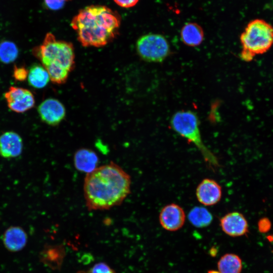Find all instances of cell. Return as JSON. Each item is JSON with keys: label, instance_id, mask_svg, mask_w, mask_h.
<instances>
[{"label": "cell", "instance_id": "cell-23", "mask_svg": "<svg viewBox=\"0 0 273 273\" xmlns=\"http://www.w3.org/2000/svg\"><path fill=\"white\" fill-rule=\"evenodd\" d=\"M67 0H44L45 6L51 10H59L62 9Z\"/></svg>", "mask_w": 273, "mask_h": 273}, {"label": "cell", "instance_id": "cell-3", "mask_svg": "<svg viewBox=\"0 0 273 273\" xmlns=\"http://www.w3.org/2000/svg\"><path fill=\"white\" fill-rule=\"evenodd\" d=\"M33 53L47 70L50 80L56 84L67 80L75 65V53L72 43L58 40L48 33L41 44L33 49Z\"/></svg>", "mask_w": 273, "mask_h": 273}, {"label": "cell", "instance_id": "cell-26", "mask_svg": "<svg viewBox=\"0 0 273 273\" xmlns=\"http://www.w3.org/2000/svg\"><path fill=\"white\" fill-rule=\"evenodd\" d=\"M67 1H70V0H67Z\"/></svg>", "mask_w": 273, "mask_h": 273}, {"label": "cell", "instance_id": "cell-1", "mask_svg": "<svg viewBox=\"0 0 273 273\" xmlns=\"http://www.w3.org/2000/svg\"><path fill=\"white\" fill-rule=\"evenodd\" d=\"M130 175L111 162L86 174L84 196L89 210L109 209L121 204L130 192Z\"/></svg>", "mask_w": 273, "mask_h": 273}, {"label": "cell", "instance_id": "cell-9", "mask_svg": "<svg viewBox=\"0 0 273 273\" xmlns=\"http://www.w3.org/2000/svg\"><path fill=\"white\" fill-rule=\"evenodd\" d=\"M41 119L51 126L59 124L65 118L66 110L59 100L49 98L44 100L38 107Z\"/></svg>", "mask_w": 273, "mask_h": 273}, {"label": "cell", "instance_id": "cell-13", "mask_svg": "<svg viewBox=\"0 0 273 273\" xmlns=\"http://www.w3.org/2000/svg\"><path fill=\"white\" fill-rule=\"evenodd\" d=\"M28 236L24 230L19 226H11L4 233L2 241L5 248L11 252L22 250L27 244Z\"/></svg>", "mask_w": 273, "mask_h": 273}, {"label": "cell", "instance_id": "cell-6", "mask_svg": "<svg viewBox=\"0 0 273 273\" xmlns=\"http://www.w3.org/2000/svg\"><path fill=\"white\" fill-rule=\"evenodd\" d=\"M137 52L145 61L151 62H162L169 55V45L164 36L149 33L140 37L136 44Z\"/></svg>", "mask_w": 273, "mask_h": 273}, {"label": "cell", "instance_id": "cell-18", "mask_svg": "<svg viewBox=\"0 0 273 273\" xmlns=\"http://www.w3.org/2000/svg\"><path fill=\"white\" fill-rule=\"evenodd\" d=\"M27 78L29 84L36 88L45 87L50 80L47 70L38 64H34L30 67Z\"/></svg>", "mask_w": 273, "mask_h": 273}, {"label": "cell", "instance_id": "cell-21", "mask_svg": "<svg viewBox=\"0 0 273 273\" xmlns=\"http://www.w3.org/2000/svg\"><path fill=\"white\" fill-rule=\"evenodd\" d=\"M77 273H116V272L107 263L99 262L87 270H80Z\"/></svg>", "mask_w": 273, "mask_h": 273}, {"label": "cell", "instance_id": "cell-24", "mask_svg": "<svg viewBox=\"0 0 273 273\" xmlns=\"http://www.w3.org/2000/svg\"><path fill=\"white\" fill-rule=\"evenodd\" d=\"M119 7L124 8H129L135 6L139 0H113Z\"/></svg>", "mask_w": 273, "mask_h": 273}, {"label": "cell", "instance_id": "cell-25", "mask_svg": "<svg viewBox=\"0 0 273 273\" xmlns=\"http://www.w3.org/2000/svg\"><path fill=\"white\" fill-rule=\"evenodd\" d=\"M208 273H220V272L218 271L211 270H209L208 271Z\"/></svg>", "mask_w": 273, "mask_h": 273}, {"label": "cell", "instance_id": "cell-12", "mask_svg": "<svg viewBox=\"0 0 273 273\" xmlns=\"http://www.w3.org/2000/svg\"><path fill=\"white\" fill-rule=\"evenodd\" d=\"M23 141L17 133L10 131L0 135V155L5 158H15L23 150Z\"/></svg>", "mask_w": 273, "mask_h": 273}, {"label": "cell", "instance_id": "cell-8", "mask_svg": "<svg viewBox=\"0 0 273 273\" xmlns=\"http://www.w3.org/2000/svg\"><path fill=\"white\" fill-rule=\"evenodd\" d=\"M159 222L165 230L173 232L180 229L186 220L183 208L175 203H170L164 206L159 215Z\"/></svg>", "mask_w": 273, "mask_h": 273}, {"label": "cell", "instance_id": "cell-5", "mask_svg": "<svg viewBox=\"0 0 273 273\" xmlns=\"http://www.w3.org/2000/svg\"><path fill=\"white\" fill-rule=\"evenodd\" d=\"M242 45L241 58L250 62L257 55L263 54L273 44V26L263 19L249 22L240 37Z\"/></svg>", "mask_w": 273, "mask_h": 273}, {"label": "cell", "instance_id": "cell-19", "mask_svg": "<svg viewBox=\"0 0 273 273\" xmlns=\"http://www.w3.org/2000/svg\"><path fill=\"white\" fill-rule=\"evenodd\" d=\"M218 271L220 273H241L242 260L240 257L233 253H226L217 262Z\"/></svg>", "mask_w": 273, "mask_h": 273}, {"label": "cell", "instance_id": "cell-20", "mask_svg": "<svg viewBox=\"0 0 273 273\" xmlns=\"http://www.w3.org/2000/svg\"><path fill=\"white\" fill-rule=\"evenodd\" d=\"M18 55V49L13 42L5 40L0 43V61L9 64L14 62Z\"/></svg>", "mask_w": 273, "mask_h": 273}, {"label": "cell", "instance_id": "cell-7", "mask_svg": "<svg viewBox=\"0 0 273 273\" xmlns=\"http://www.w3.org/2000/svg\"><path fill=\"white\" fill-rule=\"evenodd\" d=\"M8 107L13 111L23 113L32 108L35 100L32 93L25 88L11 86L4 95Z\"/></svg>", "mask_w": 273, "mask_h": 273}, {"label": "cell", "instance_id": "cell-10", "mask_svg": "<svg viewBox=\"0 0 273 273\" xmlns=\"http://www.w3.org/2000/svg\"><path fill=\"white\" fill-rule=\"evenodd\" d=\"M197 200L205 206L217 204L222 197V188L215 180L211 178L203 179L196 190Z\"/></svg>", "mask_w": 273, "mask_h": 273}, {"label": "cell", "instance_id": "cell-15", "mask_svg": "<svg viewBox=\"0 0 273 273\" xmlns=\"http://www.w3.org/2000/svg\"><path fill=\"white\" fill-rule=\"evenodd\" d=\"M65 254L62 245H46L40 253V261L52 269H58L61 268Z\"/></svg>", "mask_w": 273, "mask_h": 273}, {"label": "cell", "instance_id": "cell-22", "mask_svg": "<svg viewBox=\"0 0 273 273\" xmlns=\"http://www.w3.org/2000/svg\"><path fill=\"white\" fill-rule=\"evenodd\" d=\"M28 71L24 67L15 66L13 71V77L17 81H22L28 77Z\"/></svg>", "mask_w": 273, "mask_h": 273}, {"label": "cell", "instance_id": "cell-4", "mask_svg": "<svg viewBox=\"0 0 273 273\" xmlns=\"http://www.w3.org/2000/svg\"><path fill=\"white\" fill-rule=\"evenodd\" d=\"M170 126L175 132L198 149L205 161L211 168H216L220 166L216 156L203 141L199 120L195 113L190 110L176 112L171 118Z\"/></svg>", "mask_w": 273, "mask_h": 273}, {"label": "cell", "instance_id": "cell-17", "mask_svg": "<svg viewBox=\"0 0 273 273\" xmlns=\"http://www.w3.org/2000/svg\"><path fill=\"white\" fill-rule=\"evenodd\" d=\"M189 222L196 228H203L209 225L212 220L211 213L203 206H195L188 214Z\"/></svg>", "mask_w": 273, "mask_h": 273}, {"label": "cell", "instance_id": "cell-14", "mask_svg": "<svg viewBox=\"0 0 273 273\" xmlns=\"http://www.w3.org/2000/svg\"><path fill=\"white\" fill-rule=\"evenodd\" d=\"M74 165L76 169L86 174L97 168L99 157L96 153L88 148H80L74 155Z\"/></svg>", "mask_w": 273, "mask_h": 273}, {"label": "cell", "instance_id": "cell-2", "mask_svg": "<svg viewBox=\"0 0 273 273\" xmlns=\"http://www.w3.org/2000/svg\"><path fill=\"white\" fill-rule=\"evenodd\" d=\"M121 17L106 6L90 5L79 10L71 21L78 40L83 47H101L118 34Z\"/></svg>", "mask_w": 273, "mask_h": 273}, {"label": "cell", "instance_id": "cell-16", "mask_svg": "<svg viewBox=\"0 0 273 273\" xmlns=\"http://www.w3.org/2000/svg\"><path fill=\"white\" fill-rule=\"evenodd\" d=\"M204 33L201 26L195 22L186 23L181 28L180 38L187 46H199L204 39Z\"/></svg>", "mask_w": 273, "mask_h": 273}, {"label": "cell", "instance_id": "cell-11", "mask_svg": "<svg viewBox=\"0 0 273 273\" xmlns=\"http://www.w3.org/2000/svg\"><path fill=\"white\" fill-rule=\"evenodd\" d=\"M222 231L233 237L242 236L248 232V223L243 214L237 211L229 212L220 219Z\"/></svg>", "mask_w": 273, "mask_h": 273}]
</instances>
